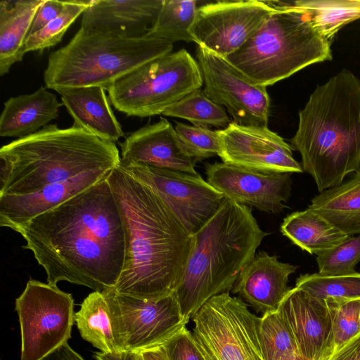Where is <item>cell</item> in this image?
Wrapping results in <instances>:
<instances>
[{"label":"cell","instance_id":"36","mask_svg":"<svg viewBox=\"0 0 360 360\" xmlns=\"http://www.w3.org/2000/svg\"><path fill=\"white\" fill-rule=\"evenodd\" d=\"M177 137L186 154L195 162L219 155L221 136L218 130L177 122Z\"/></svg>","mask_w":360,"mask_h":360},{"label":"cell","instance_id":"3","mask_svg":"<svg viewBox=\"0 0 360 360\" xmlns=\"http://www.w3.org/2000/svg\"><path fill=\"white\" fill-rule=\"evenodd\" d=\"M290 141L321 193L360 173V80L343 69L318 85Z\"/></svg>","mask_w":360,"mask_h":360},{"label":"cell","instance_id":"6","mask_svg":"<svg viewBox=\"0 0 360 360\" xmlns=\"http://www.w3.org/2000/svg\"><path fill=\"white\" fill-rule=\"evenodd\" d=\"M173 44L146 37L128 38L80 27L51 52L44 72L48 89L100 86L108 90L140 66L172 53Z\"/></svg>","mask_w":360,"mask_h":360},{"label":"cell","instance_id":"28","mask_svg":"<svg viewBox=\"0 0 360 360\" xmlns=\"http://www.w3.org/2000/svg\"><path fill=\"white\" fill-rule=\"evenodd\" d=\"M291 4L304 11L314 29L330 41L342 27L360 18V0H302Z\"/></svg>","mask_w":360,"mask_h":360},{"label":"cell","instance_id":"19","mask_svg":"<svg viewBox=\"0 0 360 360\" xmlns=\"http://www.w3.org/2000/svg\"><path fill=\"white\" fill-rule=\"evenodd\" d=\"M296 269V266L280 262L276 255L260 251L240 272L232 292L257 312L276 311L291 289L288 285V278Z\"/></svg>","mask_w":360,"mask_h":360},{"label":"cell","instance_id":"8","mask_svg":"<svg viewBox=\"0 0 360 360\" xmlns=\"http://www.w3.org/2000/svg\"><path fill=\"white\" fill-rule=\"evenodd\" d=\"M202 84L198 62L181 49L140 66L107 91L116 110L128 116L145 117L162 114Z\"/></svg>","mask_w":360,"mask_h":360},{"label":"cell","instance_id":"1","mask_svg":"<svg viewBox=\"0 0 360 360\" xmlns=\"http://www.w3.org/2000/svg\"><path fill=\"white\" fill-rule=\"evenodd\" d=\"M109 177V176H108ZM44 269L48 283L65 281L111 290L122 271L124 229L108 178L30 220L17 231Z\"/></svg>","mask_w":360,"mask_h":360},{"label":"cell","instance_id":"34","mask_svg":"<svg viewBox=\"0 0 360 360\" xmlns=\"http://www.w3.org/2000/svg\"><path fill=\"white\" fill-rule=\"evenodd\" d=\"M333 321V355L360 333V299L325 300Z\"/></svg>","mask_w":360,"mask_h":360},{"label":"cell","instance_id":"16","mask_svg":"<svg viewBox=\"0 0 360 360\" xmlns=\"http://www.w3.org/2000/svg\"><path fill=\"white\" fill-rule=\"evenodd\" d=\"M278 311L302 360H328L333 356V321L326 300L295 287Z\"/></svg>","mask_w":360,"mask_h":360},{"label":"cell","instance_id":"33","mask_svg":"<svg viewBox=\"0 0 360 360\" xmlns=\"http://www.w3.org/2000/svg\"><path fill=\"white\" fill-rule=\"evenodd\" d=\"M93 1L94 0L65 1L63 11L56 18L27 37L24 46L25 54L30 51L41 52L45 49L58 44L70 25Z\"/></svg>","mask_w":360,"mask_h":360},{"label":"cell","instance_id":"22","mask_svg":"<svg viewBox=\"0 0 360 360\" xmlns=\"http://www.w3.org/2000/svg\"><path fill=\"white\" fill-rule=\"evenodd\" d=\"M82 338L104 353L125 350V332L120 305L112 290L90 293L75 313Z\"/></svg>","mask_w":360,"mask_h":360},{"label":"cell","instance_id":"37","mask_svg":"<svg viewBox=\"0 0 360 360\" xmlns=\"http://www.w3.org/2000/svg\"><path fill=\"white\" fill-rule=\"evenodd\" d=\"M169 360H205L192 333L185 326L164 344Z\"/></svg>","mask_w":360,"mask_h":360},{"label":"cell","instance_id":"7","mask_svg":"<svg viewBox=\"0 0 360 360\" xmlns=\"http://www.w3.org/2000/svg\"><path fill=\"white\" fill-rule=\"evenodd\" d=\"M274 8L259 29L226 59L257 84L268 86L313 63L330 60L331 41L291 3L264 1Z\"/></svg>","mask_w":360,"mask_h":360},{"label":"cell","instance_id":"43","mask_svg":"<svg viewBox=\"0 0 360 360\" xmlns=\"http://www.w3.org/2000/svg\"><path fill=\"white\" fill-rule=\"evenodd\" d=\"M298 360H301V359H298Z\"/></svg>","mask_w":360,"mask_h":360},{"label":"cell","instance_id":"41","mask_svg":"<svg viewBox=\"0 0 360 360\" xmlns=\"http://www.w3.org/2000/svg\"><path fill=\"white\" fill-rule=\"evenodd\" d=\"M41 360H84L68 344L64 343Z\"/></svg>","mask_w":360,"mask_h":360},{"label":"cell","instance_id":"25","mask_svg":"<svg viewBox=\"0 0 360 360\" xmlns=\"http://www.w3.org/2000/svg\"><path fill=\"white\" fill-rule=\"evenodd\" d=\"M44 0L0 1V75L25 55L24 46L34 18Z\"/></svg>","mask_w":360,"mask_h":360},{"label":"cell","instance_id":"21","mask_svg":"<svg viewBox=\"0 0 360 360\" xmlns=\"http://www.w3.org/2000/svg\"><path fill=\"white\" fill-rule=\"evenodd\" d=\"M163 0H94L82 13L80 27L128 37H144Z\"/></svg>","mask_w":360,"mask_h":360},{"label":"cell","instance_id":"35","mask_svg":"<svg viewBox=\"0 0 360 360\" xmlns=\"http://www.w3.org/2000/svg\"><path fill=\"white\" fill-rule=\"evenodd\" d=\"M316 260L319 273L327 276H346L356 273L355 266L360 262V234L348 238L326 252Z\"/></svg>","mask_w":360,"mask_h":360},{"label":"cell","instance_id":"40","mask_svg":"<svg viewBox=\"0 0 360 360\" xmlns=\"http://www.w3.org/2000/svg\"><path fill=\"white\" fill-rule=\"evenodd\" d=\"M96 360H144L140 351L123 350L116 353L96 352L94 354Z\"/></svg>","mask_w":360,"mask_h":360},{"label":"cell","instance_id":"38","mask_svg":"<svg viewBox=\"0 0 360 360\" xmlns=\"http://www.w3.org/2000/svg\"><path fill=\"white\" fill-rule=\"evenodd\" d=\"M65 1L44 0L33 20L29 36L38 32L56 18L63 11Z\"/></svg>","mask_w":360,"mask_h":360},{"label":"cell","instance_id":"17","mask_svg":"<svg viewBox=\"0 0 360 360\" xmlns=\"http://www.w3.org/2000/svg\"><path fill=\"white\" fill-rule=\"evenodd\" d=\"M114 292L124 327L125 350L162 345L186 325L174 292L152 300Z\"/></svg>","mask_w":360,"mask_h":360},{"label":"cell","instance_id":"26","mask_svg":"<svg viewBox=\"0 0 360 360\" xmlns=\"http://www.w3.org/2000/svg\"><path fill=\"white\" fill-rule=\"evenodd\" d=\"M309 207L344 233L360 234V173L315 196Z\"/></svg>","mask_w":360,"mask_h":360},{"label":"cell","instance_id":"11","mask_svg":"<svg viewBox=\"0 0 360 360\" xmlns=\"http://www.w3.org/2000/svg\"><path fill=\"white\" fill-rule=\"evenodd\" d=\"M196 58L204 92L225 106L238 124L267 126L270 97L266 86L255 84L225 58L198 46Z\"/></svg>","mask_w":360,"mask_h":360},{"label":"cell","instance_id":"42","mask_svg":"<svg viewBox=\"0 0 360 360\" xmlns=\"http://www.w3.org/2000/svg\"><path fill=\"white\" fill-rule=\"evenodd\" d=\"M140 352L144 360H169L163 344Z\"/></svg>","mask_w":360,"mask_h":360},{"label":"cell","instance_id":"15","mask_svg":"<svg viewBox=\"0 0 360 360\" xmlns=\"http://www.w3.org/2000/svg\"><path fill=\"white\" fill-rule=\"evenodd\" d=\"M205 173L207 181L225 198L261 211L281 212L290 195V173L261 172L223 162L207 164Z\"/></svg>","mask_w":360,"mask_h":360},{"label":"cell","instance_id":"4","mask_svg":"<svg viewBox=\"0 0 360 360\" xmlns=\"http://www.w3.org/2000/svg\"><path fill=\"white\" fill-rule=\"evenodd\" d=\"M0 195H28L96 170L112 171L120 162L115 142L74 123L49 124L0 149Z\"/></svg>","mask_w":360,"mask_h":360},{"label":"cell","instance_id":"10","mask_svg":"<svg viewBox=\"0 0 360 360\" xmlns=\"http://www.w3.org/2000/svg\"><path fill=\"white\" fill-rule=\"evenodd\" d=\"M74 299L57 285L30 279L15 300L21 360H41L71 338Z\"/></svg>","mask_w":360,"mask_h":360},{"label":"cell","instance_id":"2","mask_svg":"<svg viewBox=\"0 0 360 360\" xmlns=\"http://www.w3.org/2000/svg\"><path fill=\"white\" fill-rule=\"evenodd\" d=\"M108 181L125 237L124 266L112 290L147 300L174 293L193 249L192 235L152 187L120 164Z\"/></svg>","mask_w":360,"mask_h":360},{"label":"cell","instance_id":"24","mask_svg":"<svg viewBox=\"0 0 360 360\" xmlns=\"http://www.w3.org/2000/svg\"><path fill=\"white\" fill-rule=\"evenodd\" d=\"M62 105L44 86L30 94L11 97L4 103L0 136L20 139L34 134L58 118Z\"/></svg>","mask_w":360,"mask_h":360},{"label":"cell","instance_id":"23","mask_svg":"<svg viewBox=\"0 0 360 360\" xmlns=\"http://www.w3.org/2000/svg\"><path fill=\"white\" fill-rule=\"evenodd\" d=\"M57 92L74 123L106 141L115 143L124 136L103 88L77 87L59 89Z\"/></svg>","mask_w":360,"mask_h":360},{"label":"cell","instance_id":"9","mask_svg":"<svg viewBox=\"0 0 360 360\" xmlns=\"http://www.w3.org/2000/svg\"><path fill=\"white\" fill-rule=\"evenodd\" d=\"M192 335L205 360H264L260 321L240 298L223 292L192 316Z\"/></svg>","mask_w":360,"mask_h":360},{"label":"cell","instance_id":"27","mask_svg":"<svg viewBox=\"0 0 360 360\" xmlns=\"http://www.w3.org/2000/svg\"><path fill=\"white\" fill-rule=\"evenodd\" d=\"M281 231L295 245L316 255L349 237L309 207L288 215L281 225Z\"/></svg>","mask_w":360,"mask_h":360},{"label":"cell","instance_id":"18","mask_svg":"<svg viewBox=\"0 0 360 360\" xmlns=\"http://www.w3.org/2000/svg\"><path fill=\"white\" fill-rule=\"evenodd\" d=\"M120 162L198 174L195 161L184 150L172 124L161 117L120 143Z\"/></svg>","mask_w":360,"mask_h":360},{"label":"cell","instance_id":"5","mask_svg":"<svg viewBox=\"0 0 360 360\" xmlns=\"http://www.w3.org/2000/svg\"><path fill=\"white\" fill-rule=\"evenodd\" d=\"M267 234L248 206L225 198L192 235L193 249L174 290L186 324L208 300L232 289Z\"/></svg>","mask_w":360,"mask_h":360},{"label":"cell","instance_id":"32","mask_svg":"<svg viewBox=\"0 0 360 360\" xmlns=\"http://www.w3.org/2000/svg\"><path fill=\"white\" fill-rule=\"evenodd\" d=\"M295 287L320 300L360 299V273L346 276L302 274L297 278Z\"/></svg>","mask_w":360,"mask_h":360},{"label":"cell","instance_id":"39","mask_svg":"<svg viewBox=\"0 0 360 360\" xmlns=\"http://www.w3.org/2000/svg\"><path fill=\"white\" fill-rule=\"evenodd\" d=\"M328 360H360V333L336 352Z\"/></svg>","mask_w":360,"mask_h":360},{"label":"cell","instance_id":"14","mask_svg":"<svg viewBox=\"0 0 360 360\" xmlns=\"http://www.w3.org/2000/svg\"><path fill=\"white\" fill-rule=\"evenodd\" d=\"M218 131L219 156L224 163L266 172H303L293 158L291 146L267 126H244L232 122Z\"/></svg>","mask_w":360,"mask_h":360},{"label":"cell","instance_id":"30","mask_svg":"<svg viewBox=\"0 0 360 360\" xmlns=\"http://www.w3.org/2000/svg\"><path fill=\"white\" fill-rule=\"evenodd\" d=\"M162 115L184 119L193 126L208 129H224L230 123L224 108L210 99L201 88L186 94L168 107Z\"/></svg>","mask_w":360,"mask_h":360},{"label":"cell","instance_id":"13","mask_svg":"<svg viewBox=\"0 0 360 360\" xmlns=\"http://www.w3.org/2000/svg\"><path fill=\"white\" fill-rule=\"evenodd\" d=\"M274 11L264 1L206 4L198 7L190 33L198 46L226 58L241 48Z\"/></svg>","mask_w":360,"mask_h":360},{"label":"cell","instance_id":"29","mask_svg":"<svg viewBox=\"0 0 360 360\" xmlns=\"http://www.w3.org/2000/svg\"><path fill=\"white\" fill-rule=\"evenodd\" d=\"M198 8L195 1L163 0L158 15L145 37L172 44L179 41H193L190 30Z\"/></svg>","mask_w":360,"mask_h":360},{"label":"cell","instance_id":"31","mask_svg":"<svg viewBox=\"0 0 360 360\" xmlns=\"http://www.w3.org/2000/svg\"><path fill=\"white\" fill-rule=\"evenodd\" d=\"M259 334L264 360L301 359L294 340L278 310L263 314Z\"/></svg>","mask_w":360,"mask_h":360},{"label":"cell","instance_id":"20","mask_svg":"<svg viewBox=\"0 0 360 360\" xmlns=\"http://www.w3.org/2000/svg\"><path fill=\"white\" fill-rule=\"evenodd\" d=\"M112 171L89 172L28 195H0V226L17 232L36 216L108 178Z\"/></svg>","mask_w":360,"mask_h":360},{"label":"cell","instance_id":"12","mask_svg":"<svg viewBox=\"0 0 360 360\" xmlns=\"http://www.w3.org/2000/svg\"><path fill=\"white\" fill-rule=\"evenodd\" d=\"M120 165L152 187L193 235L219 210L224 196L198 174L137 163Z\"/></svg>","mask_w":360,"mask_h":360}]
</instances>
